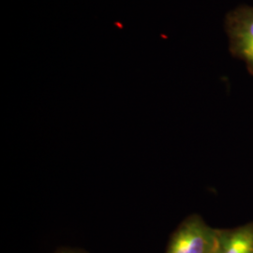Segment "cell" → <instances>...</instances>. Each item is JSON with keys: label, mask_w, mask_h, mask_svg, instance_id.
Listing matches in <instances>:
<instances>
[{"label": "cell", "mask_w": 253, "mask_h": 253, "mask_svg": "<svg viewBox=\"0 0 253 253\" xmlns=\"http://www.w3.org/2000/svg\"><path fill=\"white\" fill-rule=\"evenodd\" d=\"M217 231L198 215H192L177 228L166 253H213Z\"/></svg>", "instance_id": "2"}, {"label": "cell", "mask_w": 253, "mask_h": 253, "mask_svg": "<svg viewBox=\"0 0 253 253\" xmlns=\"http://www.w3.org/2000/svg\"><path fill=\"white\" fill-rule=\"evenodd\" d=\"M73 253V252H62V253Z\"/></svg>", "instance_id": "4"}, {"label": "cell", "mask_w": 253, "mask_h": 253, "mask_svg": "<svg viewBox=\"0 0 253 253\" xmlns=\"http://www.w3.org/2000/svg\"><path fill=\"white\" fill-rule=\"evenodd\" d=\"M225 29L231 54L242 60L253 75V7L232 9L225 19Z\"/></svg>", "instance_id": "1"}, {"label": "cell", "mask_w": 253, "mask_h": 253, "mask_svg": "<svg viewBox=\"0 0 253 253\" xmlns=\"http://www.w3.org/2000/svg\"><path fill=\"white\" fill-rule=\"evenodd\" d=\"M213 253H253V222L217 230Z\"/></svg>", "instance_id": "3"}]
</instances>
